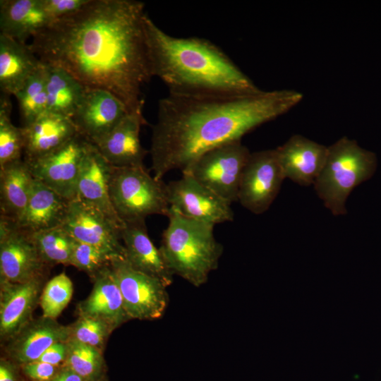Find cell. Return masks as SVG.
Listing matches in <instances>:
<instances>
[{
    "label": "cell",
    "instance_id": "cell-1",
    "mask_svg": "<svg viewBox=\"0 0 381 381\" xmlns=\"http://www.w3.org/2000/svg\"><path fill=\"white\" fill-rule=\"evenodd\" d=\"M144 8L134 0H90L28 46L42 63L64 69L84 87L111 92L128 112L143 111L141 88L152 77Z\"/></svg>",
    "mask_w": 381,
    "mask_h": 381
},
{
    "label": "cell",
    "instance_id": "cell-2",
    "mask_svg": "<svg viewBox=\"0 0 381 381\" xmlns=\"http://www.w3.org/2000/svg\"><path fill=\"white\" fill-rule=\"evenodd\" d=\"M303 99L293 90L254 92H169L158 104L150 154L158 180L186 170L205 152L286 113Z\"/></svg>",
    "mask_w": 381,
    "mask_h": 381
},
{
    "label": "cell",
    "instance_id": "cell-3",
    "mask_svg": "<svg viewBox=\"0 0 381 381\" xmlns=\"http://www.w3.org/2000/svg\"><path fill=\"white\" fill-rule=\"evenodd\" d=\"M145 31L152 76L169 92H254L260 89L217 46L199 37H175L146 15Z\"/></svg>",
    "mask_w": 381,
    "mask_h": 381
},
{
    "label": "cell",
    "instance_id": "cell-4",
    "mask_svg": "<svg viewBox=\"0 0 381 381\" xmlns=\"http://www.w3.org/2000/svg\"><path fill=\"white\" fill-rule=\"evenodd\" d=\"M159 250L176 275L198 287L219 265L223 246L215 238L212 224L187 218L173 208L167 216Z\"/></svg>",
    "mask_w": 381,
    "mask_h": 381
},
{
    "label": "cell",
    "instance_id": "cell-5",
    "mask_svg": "<svg viewBox=\"0 0 381 381\" xmlns=\"http://www.w3.org/2000/svg\"><path fill=\"white\" fill-rule=\"evenodd\" d=\"M377 164L375 153L344 136L327 146L325 164L313 184L315 190L333 215H345L348 197L373 176Z\"/></svg>",
    "mask_w": 381,
    "mask_h": 381
},
{
    "label": "cell",
    "instance_id": "cell-6",
    "mask_svg": "<svg viewBox=\"0 0 381 381\" xmlns=\"http://www.w3.org/2000/svg\"><path fill=\"white\" fill-rule=\"evenodd\" d=\"M109 195L124 224L145 221L152 214L167 216L170 209L167 184L152 176L145 166H112Z\"/></svg>",
    "mask_w": 381,
    "mask_h": 381
},
{
    "label": "cell",
    "instance_id": "cell-7",
    "mask_svg": "<svg viewBox=\"0 0 381 381\" xmlns=\"http://www.w3.org/2000/svg\"><path fill=\"white\" fill-rule=\"evenodd\" d=\"M250 153L241 140L228 143L202 154L182 174L231 204L238 202L241 178Z\"/></svg>",
    "mask_w": 381,
    "mask_h": 381
},
{
    "label": "cell",
    "instance_id": "cell-8",
    "mask_svg": "<svg viewBox=\"0 0 381 381\" xmlns=\"http://www.w3.org/2000/svg\"><path fill=\"white\" fill-rule=\"evenodd\" d=\"M110 267L131 320H152L162 317L169 301L167 286L162 282L135 270L125 258L113 259Z\"/></svg>",
    "mask_w": 381,
    "mask_h": 381
},
{
    "label": "cell",
    "instance_id": "cell-9",
    "mask_svg": "<svg viewBox=\"0 0 381 381\" xmlns=\"http://www.w3.org/2000/svg\"><path fill=\"white\" fill-rule=\"evenodd\" d=\"M89 141L79 133L51 152L25 162L33 178L68 200L75 198L76 185Z\"/></svg>",
    "mask_w": 381,
    "mask_h": 381
},
{
    "label": "cell",
    "instance_id": "cell-10",
    "mask_svg": "<svg viewBox=\"0 0 381 381\" xmlns=\"http://www.w3.org/2000/svg\"><path fill=\"white\" fill-rule=\"evenodd\" d=\"M284 179L274 149L250 153L241 178L238 202L253 214H262L277 198Z\"/></svg>",
    "mask_w": 381,
    "mask_h": 381
},
{
    "label": "cell",
    "instance_id": "cell-11",
    "mask_svg": "<svg viewBox=\"0 0 381 381\" xmlns=\"http://www.w3.org/2000/svg\"><path fill=\"white\" fill-rule=\"evenodd\" d=\"M49 265L40 256L30 234L5 217L0 219V280L23 283L45 277Z\"/></svg>",
    "mask_w": 381,
    "mask_h": 381
},
{
    "label": "cell",
    "instance_id": "cell-12",
    "mask_svg": "<svg viewBox=\"0 0 381 381\" xmlns=\"http://www.w3.org/2000/svg\"><path fill=\"white\" fill-rule=\"evenodd\" d=\"M167 187L170 207L187 218L214 226L234 220L231 204L187 174Z\"/></svg>",
    "mask_w": 381,
    "mask_h": 381
},
{
    "label": "cell",
    "instance_id": "cell-13",
    "mask_svg": "<svg viewBox=\"0 0 381 381\" xmlns=\"http://www.w3.org/2000/svg\"><path fill=\"white\" fill-rule=\"evenodd\" d=\"M76 241L96 246L114 257L126 258L122 229L96 207L74 198L68 202L61 225Z\"/></svg>",
    "mask_w": 381,
    "mask_h": 381
},
{
    "label": "cell",
    "instance_id": "cell-14",
    "mask_svg": "<svg viewBox=\"0 0 381 381\" xmlns=\"http://www.w3.org/2000/svg\"><path fill=\"white\" fill-rule=\"evenodd\" d=\"M128 113L115 95L99 88H85L73 120L78 131L93 143L107 134Z\"/></svg>",
    "mask_w": 381,
    "mask_h": 381
},
{
    "label": "cell",
    "instance_id": "cell-15",
    "mask_svg": "<svg viewBox=\"0 0 381 381\" xmlns=\"http://www.w3.org/2000/svg\"><path fill=\"white\" fill-rule=\"evenodd\" d=\"M147 123L143 111L128 112L107 134L92 144L113 167L144 166L148 151L141 145L140 132L141 126Z\"/></svg>",
    "mask_w": 381,
    "mask_h": 381
},
{
    "label": "cell",
    "instance_id": "cell-16",
    "mask_svg": "<svg viewBox=\"0 0 381 381\" xmlns=\"http://www.w3.org/2000/svg\"><path fill=\"white\" fill-rule=\"evenodd\" d=\"M44 277L23 283L0 280V336L7 341L31 320L43 289Z\"/></svg>",
    "mask_w": 381,
    "mask_h": 381
},
{
    "label": "cell",
    "instance_id": "cell-17",
    "mask_svg": "<svg viewBox=\"0 0 381 381\" xmlns=\"http://www.w3.org/2000/svg\"><path fill=\"white\" fill-rule=\"evenodd\" d=\"M111 169L112 166L89 142L77 181L75 198L100 210L123 229L125 224L116 213L109 195Z\"/></svg>",
    "mask_w": 381,
    "mask_h": 381
},
{
    "label": "cell",
    "instance_id": "cell-18",
    "mask_svg": "<svg viewBox=\"0 0 381 381\" xmlns=\"http://www.w3.org/2000/svg\"><path fill=\"white\" fill-rule=\"evenodd\" d=\"M275 150L285 179L308 186L314 184L325 164L327 146L294 135Z\"/></svg>",
    "mask_w": 381,
    "mask_h": 381
},
{
    "label": "cell",
    "instance_id": "cell-19",
    "mask_svg": "<svg viewBox=\"0 0 381 381\" xmlns=\"http://www.w3.org/2000/svg\"><path fill=\"white\" fill-rule=\"evenodd\" d=\"M71 338L70 325L42 316L31 320L16 335L7 341V354L20 365L37 361L52 344Z\"/></svg>",
    "mask_w": 381,
    "mask_h": 381
},
{
    "label": "cell",
    "instance_id": "cell-20",
    "mask_svg": "<svg viewBox=\"0 0 381 381\" xmlns=\"http://www.w3.org/2000/svg\"><path fill=\"white\" fill-rule=\"evenodd\" d=\"M92 280L91 293L77 306L78 316L102 319L114 329L130 320L124 308L121 290L110 265L100 270Z\"/></svg>",
    "mask_w": 381,
    "mask_h": 381
},
{
    "label": "cell",
    "instance_id": "cell-21",
    "mask_svg": "<svg viewBox=\"0 0 381 381\" xmlns=\"http://www.w3.org/2000/svg\"><path fill=\"white\" fill-rule=\"evenodd\" d=\"M21 128L25 162L51 152L78 133L71 118L50 111Z\"/></svg>",
    "mask_w": 381,
    "mask_h": 381
},
{
    "label": "cell",
    "instance_id": "cell-22",
    "mask_svg": "<svg viewBox=\"0 0 381 381\" xmlns=\"http://www.w3.org/2000/svg\"><path fill=\"white\" fill-rule=\"evenodd\" d=\"M121 240L126 250V259L135 270L159 279L166 286L173 282L171 272L159 248L150 238L145 221L125 224Z\"/></svg>",
    "mask_w": 381,
    "mask_h": 381
},
{
    "label": "cell",
    "instance_id": "cell-23",
    "mask_svg": "<svg viewBox=\"0 0 381 381\" xmlns=\"http://www.w3.org/2000/svg\"><path fill=\"white\" fill-rule=\"evenodd\" d=\"M69 201L34 179L26 207L13 222L18 228L29 234L61 226Z\"/></svg>",
    "mask_w": 381,
    "mask_h": 381
},
{
    "label": "cell",
    "instance_id": "cell-24",
    "mask_svg": "<svg viewBox=\"0 0 381 381\" xmlns=\"http://www.w3.org/2000/svg\"><path fill=\"white\" fill-rule=\"evenodd\" d=\"M52 23L42 0H1V34L26 44Z\"/></svg>",
    "mask_w": 381,
    "mask_h": 381
},
{
    "label": "cell",
    "instance_id": "cell-25",
    "mask_svg": "<svg viewBox=\"0 0 381 381\" xmlns=\"http://www.w3.org/2000/svg\"><path fill=\"white\" fill-rule=\"evenodd\" d=\"M41 64L28 44L0 34V88L3 94L15 96Z\"/></svg>",
    "mask_w": 381,
    "mask_h": 381
},
{
    "label": "cell",
    "instance_id": "cell-26",
    "mask_svg": "<svg viewBox=\"0 0 381 381\" xmlns=\"http://www.w3.org/2000/svg\"><path fill=\"white\" fill-rule=\"evenodd\" d=\"M34 178L28 164L17 160L0 167L1 217L15 222L28 203Z\"/></svg>",
    "mask_w": 381,
    "mask_h": 381
},
{
    "label": "cell",
    "instance_id": "cell-27",
    "mask_svg": "<svg viewBox=\"0 0 381 381\" xmlns=\"http://www.w3.org/2000/svg\"><path fill=\"white\" fill-rule=\"evenodd\" d=\"M43 65L47 111L71 119L86 87L64 69L50 64Z\"/></svg>",
    "mask_w": 381,
    "mask_h": 381
},
{
    "label": "cell",
    "instance_id": "cell-28",
    "mask_svg": "<svg viewBox=\"0 0 381 381\" xmlns=\"http://www.w3.org/2000/svg\"><path fill=\"white\" fill-rule=\"evenodd\" d=\"M30 236L47 265H71L75 239L62 226L34 232Z\"/></svg>",
    "mask_w": 381,
    "mask_h": 381
},
{
    "label": "cell",
    "instance_id": "cell-29",
    "mask_svg": "<svg viewBox=\"0 0 381 381\" xmlns=\"http://www.w3.org/2000/svg\"><path fill=\"white\" fill-rule=\"evenodd\" d=\"M15 97L18 102L22 126L28 125L47 111V96L42 63Z\"/></svg>",
    "mask_w": 381,
    "mask_h": 381
},
{
    "label": "cell",
    "instance_id": "cell-30",
    "mask_svg": "<svg viewBox=\"0 0 381 381\" xmlns=\"http://www.w3.org/2000/svg\"><path fill=\"white\" fill-rule=\"evenodd\" d=\"M8 96L4 94L0 99V167L20 160L24 152L22 128L11 120L12 104Z\"/></svg>",
    "mask_w": 381,
    "mask_h": 381
},
{
    "label": "cell",
    "instance_id": "cell-31",
    "mask_svg": "<svg viewBox=\"0 0 381 381\" xmlns=\"http://www.w3.org/2000/svg\"><path fill=\"white\" fill-rule=\"evenodd\" d=\"M68 344V351L64 365L84 381H99L104 367L102 351L71 338Z\"/></svg>",
    "mask_w": 381,
    "mask_h": 381
},
{
    "label": "cell",
    "instance_id": "cell-32",
    "mask_svg": "<svg viewBox=\"0 0 381 381\" xmlns=\"http://www.w3.org/2000/svg\"><path fill=\"white\" fill-rule=\"evenodd\" d=\"M73 292L72 281L65 272L49 280L40 298L42 316L56 320L71 300Z\"/></svg>",
    "mask_w": 381,
    "mask_h": 381
},
{
    "label": "cell",
    "instance_id": "cell-33",
    "mask_svg": "<svg viewBox=\"0 0 381 381\" xmlns=\"http://www.w3.org/2000/svg\"><path fill=\"white\" fill-rule=\"evenodd\" d=\"M71 338L103 351L107 339L114 329L104 320L90 316H78L70 325Z\"/></svg>",
    "mask_w": 381,
    "mask_h": 381
},
{
    "label": "cell",
    "instance_id": "cell-34",
    "mask_svg": "<svg viewBox=\"0 0 381 381\" xmlns=\"http://www.w3.org/2000/svg\"><path fill=\"white\" fill-rule=\"evenodd\" d=\"M116 258L119 257H114L92 245L75 240L71 265L85 272L92 279L100 270L110 265Z\"/></svg>",
    "mask_w": 381,
    "mask_h": 381
},
{
    "label": "cell",
    "instance_id": "cell-35",
    "mask_svg": "<svg viewBox=\"0 0 381 381\" xmlns=\"http://www.w3.org/2000/svg\"><path fill=\"white\" fill-rule=\"evenodd\" d=\"M90 0H42L43 7L52 23L80 10Z\"/></svg>",
    "mask_w": 381,
    "mask_h": 381
},
{
    "label": "cell",
    "instance_id": "cell-36",
    "mask_svg": "<svg viewBox=\"0 0 381 381\" xmlns=\"http://www.w3.org/2000/svg\"><path fill=\"white\" fill-rule=\"evenodd\" d=\"M23 373L32 381H52L58 370V366L40 361L22 365Z\"/></svg>",
    "mask_w": 381,
    "mask_h": 381
},
{
    "label": "cell",
    "instance_id": "cell-37",
    "mask_svg": "<svg viewBox=\"0 0 381 381\" xmlns=\"http://www.w3.org/2000/svg\"><path fill=\"white\" fill-rule=\"evenodd\" d=\"M68 341H59L52 344L43 353L37 361L55 366H59L61 363L64 365L68 351Z\"/></svg>",
    "mask_w": 381,
    "mask_h": 381
},
{
    "label": "cell",
    "instance_id": "cell-38",
    "mask_svg": "<svg viewBox=\"0 0 381 381\" xmlns=\"http://www.w3.org/2000/svg\"><path fill=\"white\" fill-rule=\"evenodd\" d=\"M52 381H84L78 374L64 365Z\"/></svg>",
    "mask_w": 381,
    "mask_h": 381
},
{
    "label": "cell",
    "instance_id": "cell-39",
    "mask_svg": "<svg viewBox=\"0 0 381 381\" xmlns=\"http://www.w3.org/2000/svg\"><path fill=\"white\" fill-rule=\"evenodd\" d=\"M0 381H16V377L11 365L4 360L1 361Z\"/></svg>",
    "mask_w": 381,
    "mask_h": 381
}]
</instances>
